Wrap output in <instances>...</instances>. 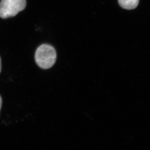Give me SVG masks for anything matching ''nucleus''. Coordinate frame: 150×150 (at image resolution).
Instances as JSON below:
<instances>
[{"label": "nucleus", "mask_w": 150, "mask_h": 150, "mask_svg": "<svg viewBox=\"0 0 150 150\" xmlns=\"http://www.w3.org/2000/svg\"><path fill=\"white\" fill-rule=\"evenodd\" d=\"M57 59L55 49L51 45L43 44L37 48L35 54L36 63L43 69H49L52 67Z\"/></svg>", "instance_id": "obj_1"}, {"label": "nucleus", "mask_w": 150, "mask_h": 150, "mask_svg": "<svg viewBox=\"0 0 150 150\" xmlns=\"http://www.w3.org/2000/svg\"><path fill=\"white\" fill-rule=\"evenodd\" d=\"M26 0H1L0 1V18L3 19L16 16L24 10Z\"/></svg>", "instance_id": "obj_2"}, {"label": "nucleus", "mask_w": 150, "mask_h": 150, "mask_svg": "<svg viewBox=\"0 0 150 150\" xmlns=\"http://www.w3.org/2000/svg\"><path fill=\"white\" fill-rule=\"evenodd\" d=\"M139 0H118L119 6L127 10L134 9L139 5Z\"/></svg>", "instance_id": "obj_3"}, {"label": "nucleus", "mask_w": 150, "mask_h": 150, "mask_svg": "<svg viewBox=\"0 0 150 150\" xmlns=\"http://www.w3.org/2000/svg\"><path fill=\"white\" fill-rule=\"evenodd\" d=\"M1 105H2V99H1V96L0 95V110L1 109Z\"/></svg>", "instance_id": "obj_4"}, {"label": "nucleus", "mask_w": 150, "mask_h": 150, "mask_svg": "<svg viewBox=\"0 0 150 150\" xmlns=\"http://www.w3.org/2000/svg\"><path fill=\"white\" fill-rule=\"evenodd\" d=\"M1 58L0 57V73L1 72Z\"/></svg>", "instance_id": "obj_5"}]
</instances>
